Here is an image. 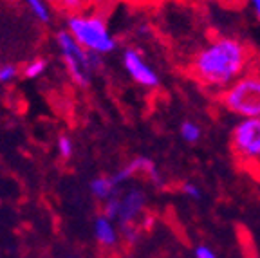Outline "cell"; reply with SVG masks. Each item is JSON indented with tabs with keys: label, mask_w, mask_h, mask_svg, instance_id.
Listing matches in <instances>:
<instances>
[{
	"label": "cell",
	"mask_w": 260,
	"mask_h": 258,
	"mask_svg": "<svg viewBox=\"0 0 260 258\" xmlns=\"http://www.w3.org/2000/svg\"><path fill=\"white\" fill-rule=\"evenodd\" d=\"M255 58L249 45L235 38L219 37L191 58L190 74L203 87L222 92L248 71Z\"/></svg>",
	"instance_id": "obj_1"
},
{
	"label": "cell",
	"mask_w": 260,
	"mask_h": 258,
	"mask_svg": "<svg viewBox=\"0 0 260 258\" xmlns=\"http://www.w3.org/2000/svg\"><path fill=\"white\" fill-rule=\"evenodd\" d=\"M220 105L242 117H260V60L255 58L239 80L220 92Z\"/></svg>",
	"instance_id": "obj_2"
},
{
	"label": "cell",
	"mask_w": 260,
	"mask_h": 258,
	"mask_svg": "<svg viewBox=\"0 0 260 258\" xmlns=\"http://www.w3.org/2000/svg\"><path fill=\"white\" fill-rule=\"evenodd\" d=\"M69 35L85 49L96 54L112 53L116 49V40L107 29V24L100 15L83 16L74 15L67 20Z\"/></svg>",
	"instance_id": "obj_3"
},
{
	"label": "cell",
	"mask_w": 260,
	"mask_h": 258,
	"mask_svg": "<svg viewBox=\"0 0 260 258\" xmlns=\"http://www.w3.org/2000/svg\"><path fill=\"white\" fill-rule=\"evenodd\" d=\"M56 42L60 45L65 67L69 71L71 80L80 87H87L90 80V73L102 67V60L92 51H85L69 35V31H60L56 35Z\"/></svg>",
	"instance_id": "obj_4"
},
{
	"label": "cell",
	"mask_w": 260,
	"mask_h": 258,
	"mask_svg": "<svg viewBox=\"0 0 260 258\" xmlns=\"http://www.w3.org/2000/svg\"><path fill=\"white\" fill-rule=\"evenodd\" d=\"M232 152L237 161L260 157V117H244L232 132Z\"/></svg>",
	"instance_id": "obj_5"
},
{
	"label": "cell",
	"mask_w": 260,
	"mask_h": 258,
	"mask_svg": "<svg viewBox=\"0 0 260 258\" xmlns=\"http://www.w3.org/2000/svg\"><path fill=\"white\" fill-rule=\"evenodd\" d=\"M123 63H125L126 73L130 74V78L134 81H138L143 87H148V89H154L159 85V78L154 73V69L148 67V65L143 61L141 54L136 51V49H126L125 54H123Z\"/></svg>",
	"instance_id": "obj_6"
},
{
	"label": "cell",
	"mask_w": 260,
	"mask_h": 258,
	"mask_svg": "<svg viewBox=\"0 0 260 258\" xmlns=\"http://www.w3.org/2000/svg\"><path fill=\"white\" fill-rule=\"evenodd\" d=\"M146 197L141 190L132 188L126 191L123 197H119V210H118V220L119 226H126V224H134V220L138 218V215L145 208Z\"/></svg>",
	"instance_id": "obj_7"
},
{
	"label": "cell",
	"mask_w": 260,
	"mask_h": 258,
	"mask_svg": "<svg viewBox=\"0 0 260 258\" xmlns=\"http://www.w3.org/2000/svg\"><path fill=\"white\" fill-rule=\"evenodd\" d=\"M94 231H96V238L98 242L102 246H114L116 240H118V235H116V230L112 226V220H109L107 217H98L96 224H94Z\"/></svg>",
	"instance_id": "obj_8"
},
{
	"label": "cell",
	"mask_w": 260,
	"mask_h": 258,
	"mask_svg": "<svg viewBox=\"0 0 260 258\" xmlns=\"http://www.w3.org/2000/svg\"><path fill=\"white\" fill-rule=\"evenodd\" d=\"M116 188H118V186L114 184L112 177H105V175H102V177H96L92 182H90V191H92L94 197L100 199V201H105V199H109L110 195L116 191Z\"/></svg>",
	"instance_id": "obj_9"
},
{
	"label": "cell",
	"mask_w": 260,
	"mask_h": 258,
	"mask_svg": "<svg viewBox=\"0 0 260 258\" xmlns=\"http://www.w3.org/2000/svg\"><path fill=\"white\" fill-rule=\"evenodd\" d=\"M31 9V13L37 16L38 20L47 24L51 20V15H49V9H47V4H45V0H25Z\"/></svg>",
	"instance_id": "obj_10"
},
{
	"label": "cell",
	"mask_w": 260,
	"mask_h": 258,
	"mask_svg": "<svg viewBox=\"0 0 260 258\" xmlns=\"http://www.w3.org/2000/svg\"><path fill=\"white\" fill-rule=\"evenodd\" d=\"M87 0H60L58 9L63 13H69V15H81V11L87 8Z\"/></svg>",
	"instance_id": "obj_11"
},
{
	"label": "cell",
	"mask_w": 260,
	"mask_h": 258,
	"mask_svg": "<svg viewBox=\"0 0 260 258\" xmlns=\"http://www.w3.org/2000/svg\"><path fill=\"white\" fill-rule=\"evenodd\" d=\"M181 136H183L184 141L197 143L201 139V128L193 121H184L181 125Z\"/></svg>",
	"instance_id": "obj_12"
},
{
	"label": "cell",
	"mask_w": 260,
	"mask_h": 258,
	"mask_svg": "<svg viewBox=\"0 0 260 258\" xmlns=\"http://www.w3.org/2000/svg\"><path fill=\"white\" fill-rule=\"evenodd\" d=\"M118 210H119V195L114 191L109 199H105V208H103V217H107L109 220H114L118 217Z\"/></svg>",
	"instance_id": "obj_13"
},
{
	"label": "cell",
	"mask_w": 260,
	"mask_h": 258,
	"mask_svg": "<svg viewBox=\"0 0 260 258\" xmlns=\"http://www.w3.org/2000/svg\"><path fill=\"white\" fill-rule=\"evenodd\" d=\"M45 67H47V61L42 60V58H37V60H32L27 63V67L24 69V74L25 78H38L45 73Z\"/></svg>",
	"instance_id": "obj_14"
},
{
	"label": "cell",
	"mask_w": 260,
	"mask_h": 258,
	"mask_svg": "<svg viewBox=\"0 0 260 258\" xmlns=\"http://www.w3.org/2000/svg\"><path fill=\"white\" fill-rule=\"evenodd\" d=\"M74 152L73 141H71L67 136H60L58 137V153H60L61 159H69Z\"/></svg>",
	"instance_id": "obj_15"
},
{
	"label": "cell",
	"mask_w": 260,
	"mask_h": 258,
	"mask_svg": "<svg viewBox=\"0 0 260 258\" xmlns=\"http://www.w3.org/2000/svg\"><path fill=\"white\" fill-rule=\"evenodd\" d=\"M18 74V69L11 63H6V65H0V83H9L13 81Z\"/></svg>",
	"instance_id": "obj_16"
},
{
	"label": "cell",
	"mask_w": 260,
	"mask_h": 258,
	"mask_svg": "<svg viewBox=\"0 0 260 258\" xmlns=\"http://www.w3.org/2000/svg\"><path fill=\"white\" fill-rule=\"evenodd\" d=\"M181 190L184 191V194L188 195V197H193V199H201V191H199V188L195 184H191V182H184L183 184V188Z\"/></svg>",
	"instance_id": "obj_17"
},
{
	"label": "cell",
	"mask_w": 260,
	"mask_h": 258,
	"mask_svg": "<svg viewBox=\"0 0 260 258\" xmlns=\"http://www.w3.org/2000/svg\"><path fill=\"white\" fill-rule=\"evenodd\" d=\"M195 258H217L215 253L206 246H199L195 249Z\"/></svg>",
	"instance_id": "obj_18"
},
{
	"label": "cell",
	"mask_w": 260,
	"mask_h": 258,
	"mask_svg": "<svg viewBox=\"0 0 260 258\" xmlns=\"http://www.w3.org/2000/svg\"><path fill=\"white\" fill-rule=\"evenodd\" d=\"M210 2H217V4H222L226 8H240L244 4V0H210Z\"/></svg>",
	"instance_id": "obj_19"
},
{
	"label": "cell",
	"mask_w": 260,
	"mask_h": 258,
	"mask_svg": "<svg viewBox=\"0 0 260 258\" xmlns=\"http://www.w3.org/2000/svg\"><path fill=\"white\" fill-rule=\"evenodd\" d=\"M89 4H92V6H96V8H100V9H105L107 6H110L114 2V0H87Z\"/></svg>",
	"instance_id": "obj_20"
},
{
	"label": "cell",
	"mask_w": 260,
	"mask_h": 258,
	"mask_svg": "<svg viewBox=\"0 0 260 258\" xmlns=\"http://www.w3.org/2000/svg\"><path fill=\"white\" fill-rule=\"evenodd\" d=\"M249 2H251L253 9H255L256 16H258V20H260V0H249Z\"/></svg>",
	"instance_id": "obj_21"
},
{
	"label": "cell",
	"mask_w": 260,
	"mask_h": 258,
	"mask_svg": "<svg viewBox=\"0 0 260 258\" xmlns=\"http://www.w3.org/2000/svg\"><path fill=\"white\" fill-rule=\"evenodd\" d=\"M49 2H53V4L56 6V8H58V4H60V0H49Z\"/></svg>",
	"instance_id": "obj_22"
},
{
	"label": "cell",
	"mask_w": 260,
	"mask_h": 258,
	"mask_svg": "<svg viewBox=\"0 0 260 258\" xmlns=\"http://www.w3.org/2000/svg\"><path fill=\"white\" fill-rule=\"evenodd\" d=\"M145 2H152V0H145ZM159 2H161V0H159Z\"/></svg>",
	"instance_id": "obj_23"
},
{
	"label": "cell",
	"mask_w": 260,
	"mask_h": 258,
	"mask_svg": "<svg viewBox=\"0 0 260 258\" xmlns=\"http://www.w3.org/2000/svg\"><path fill=\"white\" fill-rule=\"evenodd\" d=\"M132 2H134V0H132Z\"/></svg>",
	"instance_id": "obj_24"
}]
</instances>
